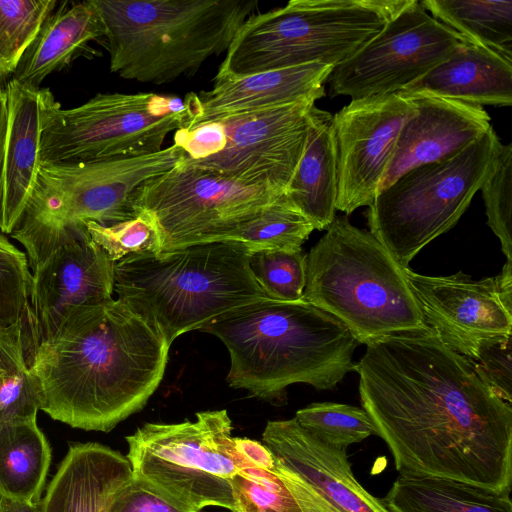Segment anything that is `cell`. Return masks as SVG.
Returning <instances> with one entry per match:
<instances>
[{"label":"cell","instance_id":"15","mask_svg":"<svg viewBox=\"0 0 512 512\" xmlns=\"http://www.w3.org/2000/svg\"><path fill=\"white\" fill-rule=\"evenodd\" d=\"M404 270L426 326L458 354L474 362L488 345L512 338V264L480 280Z\"/></svg>","mask_w":512,"mask_h":512},{"label":"cell","instance_id":"37","mask_svg":"<svg viewBox=\"0 0 512 512\" xmlns=\"http://www.w3.org/2000/svg\"><path fill=\"white\" fill-rule=\"evenodd\" d=\"M31 281L26 254L0 234V326L9 327L27 314Z\"/></svg>","mask_w":512,"mask_h":512},{"label":"cell","instance_id":"26","mask_svg":"<svg viewBox=\"0 0 512 512\" xmlns=\"http://www.w3.org/2000/svg\"><path fill=\"white\" fill-rule=\"evenodd\" d=\"M67 4L48 16L14 72V80L40 88L48 75L68 66L90 41L104 37L93 0Z\"/></svg>","mask_w":512,"mask_h":512},{"label":"cell","instance_id":"28","mask_svg":"<svg viewBox=\"0 0 512 512\" xmlns=\"http://www.w3.org/2000/svg\"><path fill=\"white\" fill-rule=\"evenodd\" d=\"M50 462L36 420L0 423V496L40 502Z\"/></svg>","mask_w":512,"mask_h":512},{"label":"cell","instance_id":"7","mask_svg":"<svg viewBox=\"0 0 512 512\" xmlns=\"http://www.w3.org/2000/svg\"><path fill=\"white\" fill-rule=\"evenodd\" d=\"M173 144L141 156L75 163H41L35 185L10 234L35 269L61 245L86 235L90 221L112 225L135 217L139 189L183 157Z\"/></svg>","mask_w":512,"mask_h":512},{"label":"cell","instance_id":"5","mask_svg":"<svg viewBox=\"0 0 512 512\" xmlns=\"http://www.w3.org/2000/svg\"><path fill=\"white\" fill-rule=\"evenodd\" d=\"M110 71L156 85L197 73L227 51L258 0H93Z\"/></svg>","mask_w":512,"mask_h":512},{"label":"cell","instance_id":"19","mask_svg":"<svg viewBox=\"0 0 512 512\" xmlns=\"http://www.w3.org/2000/svg\"><path fill=\"white\" fill-rule=\"evenodd\" d=\"M406 93L414 102L415 114L398 134L378 191L412 168L458 153L492 127L491 117L482 106L429 93Z\"/></svg>","mask_w":512,"mask_h":512},{"label":"cell","instance_id":"25","mask_svg":"<svg viewBox=\"0 0 512 512\" xmlns=\"http://www.w3.org/2000/svg\"><path fill=\"white\" fill-rule=\"evenodd\" d=\"M239 469L232 477L233 512H311L300 478L263 443L233 437Z\"/></svg>","mask_w":512,"mask_h":512},{"label":"cell","instance_id":"39","mask_svg":"<svg viewBox=\"0 0 512 512\" xmlns=\"http://www.w3.org/2000/svg\"><path fill=\"white\" fill-rule=\"evenodd\" d=\"M481 380L502 400L512 402V338L485 347L472 362Z\"/></svg>","mask_w":512,"mask_h":512},{"label":"cell","instance_id":"18","mask_svg":"<svg viewBox=\"0 0 512 512\" xmlns=\"http://www.w3.org/2000/svg\"><path fill=\"white\" fill-rule=\"evenodd\" d=\"M262 443L300 478L311 512H391L356 479L346 449L316 438L295 418L269 421Z\"/></svg>","mask_w":512,"mask_h":512},{"label":"cell","instance_id":"17","mask_svg":"<svg viewBox=\"0 0 512 512\" xmlns=\"http://www.w3.org/2000/svg\"><path fill=\"white\" fill-rule=\"evenodd\" d=\"M114 265L87 233L33 269L28 318L35 348L54 334L69 309L113 299Z\"/></svg>","mask_w":512,"mask_h":512},{"label":"cell","instance_id":"16","mask_svg":"<svg viewBox=\"0 0 512 512\" xmlns=\"http://www.w3.org/2000/svg\"><path fill=\"white\" fill-rule=\"evenodd\" d=\"M415 114L404 92L352 99L333 115L338 153L336 210L351 214L370 206L388 170L398 134Z\"/></svg>","mask_w":512,"mask_h":512},{"label":"cell","instance_id":"33","mask_svg":"<svg viewBox=\"0 0 512 512\" xmlns=\"http://www.w3.org/2000/svg\"><path fill=\"white\" fill-rule=\"evenodd\" d=\"M294 418L316 438L341 449L375 435L374 426L364 409L348 404L311 403L299 409Z\"/></svg>","mask_w":512,"mask_h":512},{"label":"cell","instance_id":"32","mask_svg":"<svg viewBox=\"0 0 512 512\" xmlns=\"http://www.w3.org/2000/svg\"><path fill=\"white\" fill-rule=\"evenodd\" d=\"M55 0H0V79L14 73Z\"/></svg>","mask_w":512,"mask_h":512},{"label":"cell","instance_id":"29","mask_svg":"<svg viewBox=\"0 0 512 512\" xmlns=\"http://www.w3.org/2000/svg\"><path fill=\"white\" fill-rule=\"evenodd\" d=\"M34 349L28 312L19 322L0 326V423L36 420L40 395L30 368Z\"/></svg>","mask_w":512,"mask_h":512},{"label":"cell","instance_id":"30","mask_svg":"<svg viewBox=\"0 0 512 512\" xmlns=\"http://www.w3.org/2000/svg\"><path fill=\"white\" fill-rule=\"evenodd\" d=\"M435 19L471 43L512 60V1L421 0Z\"/></svg>","mask_w":512,"mask_h":512},{"label":"cell","instance_id":"11","mask_svg":"<svg viewBox=\"0 0 512 512\" xmlns=\"http://www.w3.org/2000/svg\"><path fill=\"white\" fill-rule=\"evenodd\" d=\"M226 410L202 411L195 421L147 423L126 437L132 473L201 511L233 512L230 481L239 469Z\"/></svg>","mask_w":512,"mask_h":512},{"label":"cell","instance_id":"1","mask_svg":"<svg viewBox=\"0 0 512 512\" xmlns=\"http://www.w3.org/2000/svg\"><path fill=\"white\" fill-rule=\"evenodd\" d=\"M362 408L399 474L512 488V406L428 328L366 345Z\"/></svg>","mask_w":512,"mask_h":512},{"label":"cell","instance_id":"23","mask_svg":"<svg viewBox=\"0 0 512 512\" xmlns=\"http://www.w3.org/2000/svg\"><path fill=\"white\" fill-rule=\"evenodd\" d=\"M474 105L511 106L512 60L464 41L448 58L406 87Z\"/></svg>","mask_w":512,"mask_h":512},{"label":"cell","instance_id":"12","mask_svg":"<svg viewBox=\"0 0 512 512\" xmlns=\"http://www.w3.org/2000/svg\"><path fill=\"white\" fill-rule=\"evenodd\" d=\"M313 105L306 100L180 129L174 144L198 166L285 193L305 146Z\"/></svg>","mask_w":512,"mask_h":512},{"label":"cell","instance_id":"27","mask_svg":"<svg viewBox=\"0 0 512 512\" xmlns=\"http://www.w3.org/2000/svg\"><path fill=\"white\" fill-rule=\"evenodd\" d=\"M382 499L391 512H512L510 494L438 477L399 474Z\"/></svg>","mask_w":512,"mask_h":512},{"label":"cell","instance_id":"14","mask_svg":"<svg viewBox=\"0 0 512 512\" xmlns=\"http://www.w3.org/2000/svg\"><path fill=\"white\" fill-rule=\"evenodd\" d=\"M464 41L420 1L408 0L377 35L333 68L327 79L330 94L358 99L402 91Z\"/></svg>","mask_w":512,"mask_h":512},{"label":"cell","instance_id":"8","mask_svg":"<svg viewBox=\"0 0 512 512\" xmlns=\"http://www.w3.org/2000/svg\"><path fill=\"white\" fill-rule=\"evenodd\" d=\"M408 0H291L250 15L225 52L213 80L321 63L340 65Z\"/></svg>","mask_w":512,"mask_h":512},{"label":"cell","instance_id":"41","mask_svg":"<svg viewBox=\"0 0 512 512\" xmlns=\"http://www.w3.org/2000/svg\"><path fill=\"white\" fill-rule=\"evenodd\" d=\"M8 129V105L5 89L0 88V164Z\"/></svg>","mask_w":512,"mask_h":512},{"label":"cell","instance_id":"21","mask_svg":"<svg viewBox=\"0 0 512 512\" xmlns=\"http://www.w3.org/2000/svg\"><path fill=\"white\" fill-rule=\"evenodd\" d=\"M5 92L8 129L0 164V230L11 234L36 182L43 120L55 98L49 89L14 79Z\"/></svg>","mask_w":512,"mask_h":512},{"label":"cell","instance_id":"40","mask_svg":"<svg viewBox=\"0 0 512 512\" xmlns=\"http://www.w3.org/2000/svg\"><path fill=\"white\" fill-rule=\"evenodd\" d=\"M0 512H41L40 502H26L0 496Z\"/></svg>","mask_w":512,"mask_h":512},{"label":"cell","instance_id":"36","mask_svg":"<svg viewBox=\"0 0 512 512\" xmlns=\"http://www.w3.org/2000/svg\"><path fill=\"white\" fill-rule=\"evenodd\" d=\"M487 224L501 242V249L512 264V144H500L480 187Z\"/></svg>","mask_w":512,"mask_h":512},{"label":"cell","instance_id":"6","mask_svg":"<svg viewBox=\"0 0 512 512\" xmlns=\"http://www.w3.org/2000/svg\"><path fill=\"white\" fill-rule=\"evenodd\" d=\"M306 264L303 300L337 318L359 344L428 329L404 268L347 216H335Z\"/></svg>","mask_w":512,"mask_h":512},{"label":"cell","instance_id":"9","mask_svg":"<svg viewBox=\"0 0 512 512\" xmlns=\"http://www.w3.org/2000/svg\"><path fill=\"white\" fill-rule=\"evenodd\" d=\"M501 141L491 127L458 153L412 168L377 192L369 232L402 268L456 225L491 167Z\"/></svg>","mask_w":512,"mask_h":512},{"label":"cell","instance_id":"4","mask_svg":"<svg viewBox=\"0 0 512 512\" xmlns=\"http://www.w3.org/2000/svg\"><path fill=\"white\" fill-rule=\"evenodd\" d=\"M250 253L238 242H213L130 255L115 262L114 291L171 345L234 309L270 299L251 272Z\"/></svg>","mask_w":512,"mask_h":512},{"label":"cell","instance_id":"2","mask_svg":"<svg viewBox=\"0 0 512 512\" xmlns=\"http://www.w3.org/2000/svg\"><path fill=\"white\" fill-rule=\"evenodd\" d=\"M170 346L119 299L71 308L31 358L40 410L73 428L110 432L156 391Z\"/></svg>","mask_w":512,"mask_h":512},{"label":"cell","instance_id":"3","mask_svg":"<svg viewBox=\"0 0 512 512\" xmlns=\"http://www.w3.org/2000/svg\"><path fill=\"white\" fill-rule=\"evenodd\" d=\"M200 330L225 344L229 385L266 401H282L294 383L329 390L356 371L359 342L337 318L305 300L258 301Z\"/></svg>","mask_w":512,"mask_h":512},{"label":"cell","instance_id":"35","mask_svg":"<svg viewBox=\"0 0 512 512\" xmlns=\"http://www.w3.org/2000/svg\"><path fill=\"white\" fill-rule=\"evenodd\" d=\"M87 232L95 244L104 250L113 262L130 255L158 254L162 241L158 223L145 209L133 218L112 225L90 221Z\"/></svg>","mask_w":512,"mask_h":512},{"label":"cell","instance_id":"10","mask_svg":"<svg viewBox=\"0 0 512 512\" xmlns=\"http://www.w3.org/2000/svg\"><path fill=\"white\" fill-rule=\"evenodd\" d=\"M187 97L153 92L98 93L87 102L47 109L40 139L41 163H75L135 157L162 150L173 131L187 129Z\"/></svg>","mask_w":512,"mask_h":512},{"label":"cell","instance_id":"13","mask_svg":"<svg viewBox=\"0 0 512 512\" xmlns=\"http://www.w3.org/2000/svg\"><path fill=\"white\" fill-rule=\"evenodd\" d=\"M283 193L228 178L184 156L139 189L136 206L155 217L166 252L228 241Z\"/></svg>","mask_w":512,"mask_h":512},{"label":"cell","instance_id":"24","mask_svg":"<svg viewBox=\"0 0 512 512\" xmlns=\"http://www.w3.org/2000/svg\"><path fill=\"white\" fill-rule=\"evenodd\" d=\"M285 195L316 230H326L336 216L338 153L333 115L315 105L308 112L305 146Z\"/></svg>","mask_w":512,"mask_h":512},{"label":"cell","instance_id":"34","mask_svg":"<svg viewBox=\"0 0 512 512\" xmlns=\"http://www.w3.org/2000/svg\"><path fill=\"white\" fill-rule=\"evenodd\" d=\"M306 256L300 250H258L250 253L251 272L272 300H303L306 285Z\"/></svg>","mask_w":512,"mask_h":512},{"label":"cell","instance_id":"22","mask_svg":"<svg viewBox=\"0 0 512 512\" xmlns=\"http://www.w3.org/2000/svg\"><path fill=\"white\" fill-rule=\"evenodd\" d=\"M132 477L128 458L99 443H75L41 498V512H107Z\"/></svg>","mask_w":512,"mask_h":512},{"label":"cell","instance_id":"38","mask_svg":"<svg viewBox=\"0 0 512 512\" xmlns=\"http://www.w3.org/2000/svg\"><path fill=\"white\" fill-rule=\"evenodd\" d=\"M107 512H199L149 481L133 475L113 496Z\"/></svg>","mask_w":512,"mask_h":512},{"label":"cell","instance_id":"20","mask_svg":"<svg viewBox=\"0 0 512 512\" xmlns=\"http://www.w3.org/2000/svg\"><path fill=\"white\" fill-rule=\"evenodd\" d=\"M332 70L330 65L310 63L213 80L210 90L186 95L192 112L189 128L235 114L306 100L316 102L325 96L324 84Z\"/></svg>","mask_w":512,"mask_h":512},{"label":"cell","instance_id":"31","mask_svg":"<svg viewBox=\"0 0 512 512\" xmlns=\"http://www.w3.org/2000/svg\"><path fill=\"white\" fill-rule=\"evenodd\" d=\"M313 230L312 223L283 193L226 242L241 243L250 252L300 250Z\"/></svg>","mask_w":512,"mask_h":512}]
</instances>
